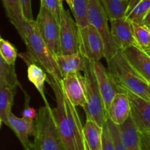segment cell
Returning <instances> with one entry per match:
<instances>
[{
    "label": "cell",
    "instance_id": "cell-1",
    "mask_svg": "<svg viewBox=\"0 0 150 150\" xmlns=\"http://www.w3.org/2000/svg\"><path fill=\"white\" fill-rule=\"evenodd\" d=\"M19 35L26 47V54L22 57L26 63H36L40 66L48 75L62 80L59 69L55 56L41 37L35 20L26 21Z\"/></svg>",
    "mask_w": 150,
    "mask_h": 150
},
{
    "label": "cell",
    "instance_id": "cell-2",
    "mask_svg": "<svg viewBox=\"0 0 150 150\" xmlns=\"http://www.w3.org/2000/svg\"><path fill=\"white\" fill-rule=\"evenodd\" d=\"M107 62L108 70L123 91H129L150 101L149 83L131 66L123 52L118 51Z\"/></svg>",
    "mask_w": 150,
    "mask_h": 150
},
{
    "label": "cell",
    "instance_id": "cell-3",
    "mask_svg": "<svg viewBox=\"0 0 150 150\" xmlns=\"http://www.w3.org/2000/svg\"><path fill=\"white\" fill-rule=\"evenodd\" d=\"M32 150H67L50 104L40 107L34 121Z\"/></svg>",
    "mask_w": 150,
    "mask_h": 150
},
{
    "label": "cell",
    "instance_id": "cell-4",
    "mask_svg": "<svg viewBox=\"0 0 150 150\" xmlns=\"http://www.w3.org/2000/svg\"><path fill=\"white\" fill-rule=\"evenodd\" d=\"M86 88V104L83 107L86 119H89L103 127L106 122V110L95 74L94 61L85 58L83 70Z\"/></svg>",
    "mask_w": 150,
    "mask_h": 150
},
{
    "label": "cell",
    "instance_id": "cell-5",
    "mask_svg": "<svg viewBox=\"0 0 150 150\" xmlns=\"http://www.w3.org/2000/svg\"><path fill=\"white\" fill-rule=\"evenodd\" d=\"M61 81L51 75L47 76V82L54 91L57 102L56 107L53 108L56 124L67 150H85L79 144L69 124L64 107V91Z\"/></svg>",
    "mask_w": 150,
    "mask_h": 150
},
{
    "label": "cell",
    "instance_id": "cell-6",
    "mask_svg": "<svg viewBox=\"0 0 150 150\" xmlns=\"http://www.w3.org/2000/svg\"><path fill=\"white\" fill-rule=\"evenodd\" d=\"M87 15L89 24L96 28L103 40L105 58L108 61L120 49L113 40L111 27L108 26V19L100 0H89Z\"/></svg>",
    "mask_w": 150,
    "mask_h": 150
},
{
    "label": "cell",
    "instance_id": "cell-7",
    "mask_svg": "<svg viewBox=\"0 0 150 150\" xmlns=\"http://www.w3.org/2000/svg\"><path fill=\"white\" fill-rule=\"evenodd\" d=\"M35 21L38 31L50 51L55 57L60 54L59 21L45 7L40 5Z\"/></svg>",
    "mask_w": 150,
    "mask_h": 150
},
{
    "label": "cell",
    "instance_id": "cell-8",
    "mask_svg": "<svg viewBox=\"0 0 150 150\" xmlns=\"http://www.w3.org/2000/svg\"><path fill=\"white\" fill-rule=\"evenodd\" d=\"M79 51L92 61H100L105 57V44L96 28L89 24L79 27Z\"/></svg>",
    "mask_w": 150,
    "mask_h": 150
},
{
    "label": "cell",
    "instance_id": "cell-9",
    "mask_svg": "<svg viewBox=\"0 0 150 150\" xmlns=\"http://www.w3.org/2000/svg\"><path fill=\"white\" fill-rule=\"evenodd\" d=\"M60 54H70L79 51V26L70 16V12L63 8L59 19Z\"/></svg>",
    "mask_w": 150,
    "mask_h": 150
},
{
    "label": "cell",
    "instance_id": "cell-10",
    "mask_svg": "<svg viewBox=\"0 0 150 150\" xmlns=\"http://www.w3.org/2000/svg\"><path fill=\"white\" fill-rule=\"evenodd\" d=\"M94 68L105 110L108 113L113 99L118 93L123 92V91L117 83L108 69H105L100 61H94Z\"/></svg>",
    "mask_w": 150,
    "mask_h": 150
},
{
    "label": "cell",
    "instance_id": "cell-11",
    "mask_svg": "<svg viewBox=\"0 0 150 150\" xmlns=\"http://www.w3.org/2000/svg\"><path fill=\"white\" fill-rule=\"evenodd\" d=\"M63 91L67 98L75 106L84 107L86 104V88L85 76L81 73L73 74L62 78Z\"/></svg>",
    "mask_w": 150,
    "mask_h": 150
},
{
    "label": "cell",
    "instance_id": "cell-12",
    "mask_svg": "<svg viewBox=\"0 0 150 150\" xmlns=\"http://www.w3.org/2000/svg\"><path fill=\"white\" fill-rule=\"evenodd\" d=\"M111 22V32L113 40L120 49H126L138 46L133 32V22L127 17L114 19Z\"/></svg>",
    "mask_w": 150,
    "mask_h": 150
},
{
    "label": "cell",
    "instance_id": "cell-13",
    "mask_svg": "<svg viewBox=\"0 0 150 150\" xmlns=\"http://www.w3.org/2000/svg\"><path fill=\"white\" fill-rule=\"evenodd\" d=\"M131 118L140 132H150V101L129 91Z\"/></svg>",
    "mask_w": 150,
    "mask_h": 150
},
{
    "label": "cell",
    "instance_id": "cell-14",
    "mask_svg": "<svg viewBox=\"0 0 150 150\" xmlns=\"http://www.w3.org/2000/svg\"><path fill=\"white\" fill-rule=\"evenodd\" d=\"M7 126L10 128L18 138L24 150H32L33 142L29 137L33 136L34 121L26 118H18L13 113H10L8 118Z\"/></svg>",
    "mask_w": 150,
    "mask_h": 150
},
{
    "label": "cell",
    "instance_id": "cell-15",
    "mask_svg": "<svg viewBox=\"0 0 150 150\" xmlns=\"http://www.w3.org/2000/svg\"><path fill=\"white\" fill-rule=\"evenodd\" d=\"M131 115V105L126 91L118 93L114 96L107 113L108 119L115 124H123Z\"/></svg>",
    "mask_w": 150,
    "mask_h": 150
},
{
    "label": "cell",
    "instance_id": "cell-16",
    "mask_svg": "<svg viewBox=\"0 0 150 150\" xmlns=\"http://www.w3.org/2000/svg\"><path fill=\"white\" fill-rule=\"evenodd\" d=\"M131 66L138 73L150 82V55L139 46H133L122 50Z\"/></svg>",
    "mask_w": 150,
    "mask_h": 150
},
{
    "label": "cell",
    "instance_id": "cell-17",
    "mask_svg": "<svg viewBox=\"0 0 150 150\" xmlns=\"http://www.w3.org/2000/svg\"><path fill=\"white\" fill-rule=\"evenodd\" d=\"M55 58L62 78L84 70L85 57L80 51L70 54H59Z\"/></svg>",
    "mask_w": 150,
    "mask_h": 150
},
{
    "label": "cell",
    "instance_id": "cell-18",
    "mask_svg": "<svg viewBox=\"0 0 150 150\" xmlns=\"http://www.w3.org/2000/svg\"><path fill=\"white\" fill-rule=\"evenodd\" d=\"M122 142L127 150H143L141 132L130 116L120 126Z\"/></svg>",
    "mask_w": 150,
    "mask_h": 150
},
{
    "label": "cell",
    "instance_id": "cell-19",
    "mask_svg": "<svg viewBox=\"0 0 150 150\" xmlns=\"http://www.w3.org/2000/svg\"><path fill=\"white\" fill-rule=\"evenodd\" d=\"M83 135L86 150H103V127L93 121L86 119Z\"/></svg>",
    "mask_w": 150,
    "mask_h": 150
},
{
    "label": "cell",
    "instance_id": "cell-20",
    "mask_svg": "<svg viewBox=\"0 0 150 150\" xmlns=\"http://www.w3.org/2000/svg\"><path fill=\"white\" fill-rule=\"evenodd\" d=\"M6 15L10 23L15 26L18 34L21 32L26 20L22 10L20 0H1Z\"/></svg>",
    "mask_w": 150,
    "mask_h": 150
},
{
    "label": "cell",
    "instance_id": "cell-21",
    "mask_svg": "<svg viewBox=\"0 0 150 150\" xmlns=\"http://www.w3.org/2000/svg\"><path fill=\"white\" fill-rule=\"evenodd\" d=\"M47 76L48 74L38 64L36 63L28 64V79L35 85L36 89L41 95L45 105L49 104L45 94V82L47 80Z\"/></svg>",
    "mask_w": 150,
    "mask_h": 150
},
{
    "label": "cell",
    "instance_id": "cell-22",
    "mask_svg": "<svg viewBox=\"0 0 150 150\" xmlns=\"http://www.w3.org/2000/svg\"><path fill=\"white\" fill-rule=\"evenodd\" d=\"M108 20L122 19L127 16L130 0H100Z\"/></svg>",
    "mask_w": 150,
    "mask_h": 150
},
{
    "label": "cell",
    "instance_id": "cell-23",
    "mask_svg": "<svg viewBox=\"0 0 150 150\" xmlns=\"http://www.w3.org/2000/svg\"><path fill=\"white\" fill-rule=\"evenodd\" d=\"M16 91L6 85H0V121L1 124H8L9 115L12 113Z\"/></svg>",
    "mask_w": 150,
    "mask_h": 150
},
{
    "label": "cell",
    "instance_id": "cell-24",
    "mask_svg": "<svg viewBox=\"0 0 150 150\" xmlns=\"http://www.w3.org/2000/svg\"><path fill=\"white\" fill-rule=\"evenodd\" d=\"M0 85H6L16 91V88L21 85L18 80L15 70V65H9L0 57Z\"/></svg>",
    "mask_w": 150,
    "mask_h": 150
},
{
    "label": "cell",
    "instance_id": "cell-25",
    "mask_svg": "<svg viewBox=\"0 0 150 150\" xmlns=\"http://www.w3.org/2000/svg\"><path fill=\"white\" fill-rule=\"evenodd\" d=\"M89 0H73L71 11L79 27H83L89 24L88 20V5Z\"/></svg>",
    "mask_w": 150,
    "mask_h": 150
},
{
    "label": "cell",
    "instance_id": "cell-26",
    "mask_svg": "<svg viewBox=\"0 0 150 150\" xmlns=\"http://www.w3.org/2000/svg\"><path fill=\"white\" fill-rule=\"evenodd\" d=\"M133 32L138 46L146 49L150 45V28L148 25L133 22Z\"/></svg>",
    "mask_w": 150,
    "mask_h": 150
},
{
    "label": "cell",
    "instance_id": "cell-27",
    "mask_svg": "<svg viewBox=\"0 0 150 150\" xmlns=\"http://www.w3.org/2000/svg\"><path fill=\"white\" fill-rule=\"evenodd\" d=\"M150 10V0H142L129 13L127 18L132 22L142 24Z\"/></svg>",
    "mask_w": 150,
    "mask_h": 150
},
{
    "label": "cell",
    "instance_id": "cell-28",
    "mask_svg": "<svg viewBox=\"0 0 150 150\" xmlns=\"http://www.w3.org/2000/svg\"><path fill=\"white\" fill-rule=\"evenodd\" d=\"M0 54L7 64L15 65L18 56L17 49L10 42L2 38H0Z\"/></svg>",
    "mask_w": 150,
    "mask_h": 150
},
{
    "label": "cell",
    "instance_id": "cell-29",
    "mask_svg": "<svg viewBox=\"0 0 150 150\" xmlns=\"http://www.w3.org/2000/svg\"><path fill=\"white\" fill-rule=\"evenodd\" d=\"M106 121L108 125V127H109L111 135H112L115 150H127L124 144H123L122 140L120 126L115 124L109 119H107Z\"/></svg>",
    "mask_w": 150,
    "mask_h": 150
},
{
    "label": "cell",
    "instance_id": "cell-30",
    "mask_svg": "<svg viewBox=\"0 0 150 150\" xmlns=\"http://www.w3.org/2000/svg\"><path fill=\"white\" fill-rule=\"evenodd\" d=\"M40 5L45 7L59 21L62 10L64 8L59 0H40Z\"/></svg>",
    "mask_w": 150,
    "mask_h": 150
},
{
    "label": "cell",
    "instance_id": "cell-31",
    "mask_svg": "<svg viewBox=\"0 0 150 150\" xmlns=\"http://www.w3.org/2000/svg\"><path fill=\"white\" fill-rule=\"evenodd\" d=\"M103 150H115L112 135L107 121L103 126Z\"/></svg>",
    "mask_w": 150,
    "mask_h": 150
},
{
    "label": "cell",
    "instance_id": "cell-32",
    "mask_svg": "<svg viewBox=\"0 0 150 150\" xmlns=\"http://www.w3.org/2000/svg\"><path fill=\"white\" fill-rule=\"evenodd\" d=\"M24 94H25V102H24V109H23V117L35 121V118H36L37 115H38V112H37L35 109L30 107V105H29L30 97H29V96L28 95L26 92H25Z\"/></svg>",
    "mask_w": 150,
    "mask_h": 150
},
{
    "label": "cell",
    "instance_id": "cell-33",
    "mask_svg": "<svg viewBox=\"0 0 150 150\" xmlns=\"http://www.w3.org/2000/svg\"><path fill=\"white\" fill-rule=\"evenodd\" d=\"M21 3L22 10H23V16L26 21L35 20L33 18L32 10V2L31 0H20Z\"/></svg>",
    "mask_w": 150,
    "mask_h": 150
},
{
    "label": "cell",
    "instance_id": "cell-34",
    "mask_svg": "<svg viewBox=\"0 0 150 150\" xmlns=\"http://www.w3.org/2000/svg\"><path fill=\"white\" fill-rule=\"evenodd\" d=\"M143 150H150V132H141Z\"/></svg>",
    "mask_w": 150,
    "mask_h": 150
},
{
    "label": "cell",
    "instance_id": "cell-35",
    "mask_svg": "<svg viewBox=\"0 0 150 150\" xmlns=\"http://www.w3.org/2000/svg\"><path fill=\"white\" fill-rule=\"evenodd\" d=\"M142 24H143L148 25V26H149L150 25V10H149V13H148L147 15L146 16V17L144 18V21H142Z\"/></svg>",
    "mask_w": 150,
    "mask_h": 150
},
{
    "label": "cell",
    "instance_id": "cell-36",
    "mask_svg": "<svg viewBox=\"0 0 150 150\" xmlns=\"http://www.w3.org/2000/svg\"><path fill=\"white\" fill-rule=\"evenodd\" d=\"M64 1L67 2V4H68V6L70 7V10L73 8V0H64Z\"/></svg>",
    "mask_w": 150,
    "mask_h": 150
},
{
    "label": "cell",
    "instance_id": "cell-37",
    "mask_svg": "<svg viewBox=\"0 0 150 150\" xmlns=\"http://www.w3.org/2000/svg\"><path fill=\"white\" fill-rule=\"evenodd\" d=\"M145 51H146V52H147V53H148V54H149V55H150V50H145Z\"/></svg>",
    "mask_w": 150,
    "mask_h": 150
},
{
    "label": "cell",
    "instance_id": "cell-38",
    "mask_svg": "<svg viewBox=\"0 0 150 150\" xmlns=\"http://www.w3.org/2000/svg\"><path fill=\"white\" fill-rule=\"evenodd\" d=\"M144 50H150V45H149V46L148 47L147 49H144Z\"/></svg>",
    "mask_w": 150,
    "mask_h": 150
},
{
    "label": "cell",
    "instance_id": "cell-39",
    "mask_svg": "<svg viewBox=\"0 0 150 150\" xmlns=\"http://www.w3.org/2000/svg\"><path fill=\"white\" fill-rule=\"evenodd\" d=\"M149 94L150 95V84H149Z\"/></svg>",
    "mask_w": 150,
    "mask_h": 150
},
{
    "label": "cell",
    "instance_id": "cell-40",
    "mask_svg": "<svg viewBox=\"0 0 150 150\" xmlns=\"http://www.w3.org/2000/svg\"><path fill=\"white\" fill-rule=\"evenodd\" d=\"M59 1H61V2H62H62H63V1H64V0H59Z\"/></svg>",
    "mask_w": 150,
    "mask_h": 150
},
{
    "label": "cell",
    "instance_id": "cell-41",
    "mask_svg": "<svg viewBox=\"0 0 150 150\" xmlns=\"http://www.w3.org/2000/svg\"><path fill=\"white\" fill-rule=\"evenodd\" d=\"M149 28H150V25H149Z\"/></svg>",
    "mask_w": 150,
    "mask_h": 150
},
{
    "label": "cell",
    "instance_id": "cell-42",
    "mask_svg": "<svg viewBox=\"0 0 150 150\" xmlns=\"http://www.w3.org/2000/svg\"><path fill=\"white\" fill-rule=\"evenodd\" d=\"M149 84H150V82H149Z\"/></svg>",
    "mask_w": 150,
    "mask_h": 150
}]
</instances>
